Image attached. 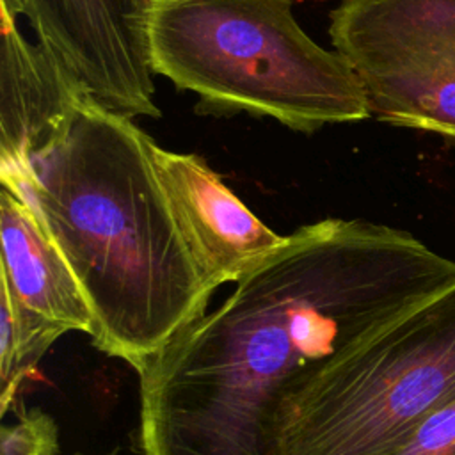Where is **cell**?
I'll use <instances>...</instances> for the list:
<instances>
[{
	"label": "cell",
	"instance_id": "cell-1",
	"mask_svg": "<svg viewBox=\"0 0 455 455\" xmlns=\"http://www.w3.org/2000/svg\"><path fill=\"white\" fill-rule=\"evenodd\" d=\"M455 286V261L361 219L300 226L139 373L142 455H279L327 364Z\"/></svg>",
	"mask_w": 455,
	"mask_h": 455
},
{
	"label": "cell",
	"instance_id": "cell-2",
	"mask_svg": "<svg viewBox=\"0 0 455 455\" xmlns=\"http://www.w3.org/2000/svg\"><path fill=\"white\" fill-rule=\"evenodd\" d=\"M151 140L80 92L59 137L2 185L71 267L92 311V345L135 371L203 316L215 291L156 178Z\"/></svg>",
	"mask_w": 455,
	"mask_h": 455
},
{
	"label": "cell",
	"instance_id": "cell-3",
	"mask_svg": "<svg viewBox=\"0 0 455 455\" xmlns=\"http://www.w3.org/2000/svg\"><path fill=\"white\" fill-rule=\"evenodd\" d=\"M148 44L153 75L213 112L302 133L371 116L348 62L302 30L293 0H155Z\"/></svg>",
	"mask_w": 455,
	"mask_h": 455
},
{
	"label": "cell",
	"instance_id": "cell-4",
	"mask_svg": "<svg viewBox=\"0 0 455 455\" xmlns=\"http://www.w3.org/2000/svg\"><path fill=\"white\" fill-rule=\"evenodd\" d=\"M455 398V286L339 354L283 411L279 455H387Z\"/></svg>",
	"mask_w": 455,
	"mask_h": 455
},
{
	"label": "cell",
	"instance_id": "cell-5",
	"mask_svg": "<svg viewBox=\"0 0 455 455\" xmlns=\"http://www.w3.org/2000/svg\"><path fill=\"white\" fill-rule=\"evenodd\" d=\"M329 36L371 116L455 140V0H339Z\"/></svg>",
	"mask_w": 455,
	"mask_h": 455
},
{
	"label": "cell",
	"instance_id": "cell-6",
	"mask_svg": "<svg viewBox=\"0 0 455 455\" xmlns=\"http://www.w3.org/2000/svg\"><path fill=\"white\" fill-rule=\"evenodd\" d=\"M149 153L183 238L213 290L238 283L284 242L201 156L164 149L155 140Z\"/></svg>",
	"mask_w": 455,
	"mask_h": 455
},
{
	"label": "cell",
	"instance_id": "cell-7",
	"mask_svg": "<svg viewBox=\"0 0 455 455\" xmlns=\"http://www.w3.org/2000/svg\"><path fill=\"white\" fill-rule=\"evenodd\" d=\"M0 18V181L9 185L59 137L82 91L2 0Z\"/></svg>",
	"mask_w": 455,
	"mask_h": 455
},
{
	"label": "cell",
	"instance_id": "cell-8",
	"mask_svg": "<svg viewBox=\"0 0 455 455\" xmlns=\"http://www.w3.org/2000/svg\"><path fill=\"white\" fill-rule=\"evenodd\" d=\"M25 16L66 73L91 80L124 71L148 55L155 0H2Z\"/></svg>",
	"mask_w": 455,
	"mask_h": 455
},
{
	"label": "cell",
	"instance_id": "cell-9",
	"mask_svg": "<svg viewBox=\"0 0 455 455\" xmlns=\"http://www.w3.org/2000/svg\"><path fill=\"white\" fill-rule=\"evenodd\" d=\"M0 238V286L21 306L68 332L80 331L91 336L92 311L71 267L27 203L4 187Z\"/></svg>",
	"mask_w": 455,
	"mask_h": 455
},
{
	"label": "cell",
	"instance_id": "cell-10",
	"mask_svg": "<svg viewBox=\"0 0 455 455\" xmlns=\"http://www.w3.org/2000/svg\"><path fill=\"white\" fill-rule=\"evenodd\" d=\"M0 288V414L5 416L25 379L68 331L27 309Z\"/></svg>",
	"mask_w": 455,
	"mask_h": 455
},
{
	"label": "cell",
	"instance_id": "cell-11",
	"mask_svg": "<svg viewBox=\"0 0 455 455\" xmlns=\"http://www.w3.org/2000/svg\"><path fill=\"white\" fill-rule=\"evenodd\" d=\"M59 427L55 419L39 411H21L12 425L0 430V455H57Z\"/></svg>",
	"mask_w": 455,
	"mask_h": 455
},
{
	"label": "cell",
	"instance_id": "cell-12",
	"mask_svg": "<svg viewBox=\"0 0 455 455\" xmlns=\"http://www.w3.org/2000/svg\"><path fill=\"white\" fill-rule=\"evenodd\" d=\"M387 455H455V398L430 412Z\"/></svg>",
	"mask_w": 455,
	"mask_h": 455
}]
</instances>
